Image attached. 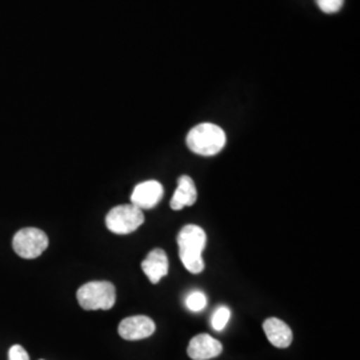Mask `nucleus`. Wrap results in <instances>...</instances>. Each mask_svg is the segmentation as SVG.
Masks as SVG:
<instances>
[{
	"instance_id": "nucleus-2",
	"label": "nucleus",
	"mask_w": 360,
	"mask_h": 360,
	"mask_svg": "<svg viewBox=\"0 0 360 360\" xmlns=\"http://www.w3.org/2000/svg\"><path fill=\"white\" fill-rule=\"evenodd\" d=\"M227 138L224 131L217 124L202 123L193 127L187 135V146L193 154L214 156L226 146Z\"/></svg>"
},
{
	"instance_id": "nucleus-12",
	"label": "nucleus",
	"mask_w": 360,
	"mask_h": 360,
	"mask_svg": "<svg viewBox=\"0 0 360 360\" xmlns=\"http://www.w3.org/2000/svg\"><path fill=\"white\" fill-rule=\"evenodd\" d=\"M230 316H231V311L229 307H224V306H220L212 315V328L215 331H223L227 326V323L230 321Z\"/></svg>"
},
{
	"instance_id": "nucleus-9",
	"label": "nucleus",
	"mask_w": 360,
	"mask_h": 360,
	"mask_svg": "<svg viewBox=\"0 0 360 360\" xmlns=\"http://www.w3.org/2000/svg\"><path fill=\"white\" fill-rule=\"evenodd\" d=\"M142 270L151 283H159V281L168 274L167 254L162 248H155L143 260Z\"/></svg>"
},
{
	"instance_id": "nucleus-10",
	"label": "nucleus",
	"mask_w": 360,
	"mask_h": 360,
	"mask_svg": "<svg viewBox=\"0 0 360 360\" xmlns=\"http://www.w3.org/2000/svg\"><path fill=\"white\" fill-rule=\"evenodd\" d=\"M263 330L271 345L278 348H287L292 343L291 328L281 319L270 318L263 323Z\"/></svg>"
},
{
	"instance_id": "nucleus-4",
	"label": "nucleus",
	"mask_w": 360,
	"mask_h": 360,
	"mask_svg": "<svg viewBox=\"0 0 360 360\" xmlns=\"http://www.w3.org/2000/svg\"><path fill=\"white\" fill-rule=\"evenodd\" d=\"M143 223V211L134 205L114 207L105 217L107 229L116 235H127L136 231Z\"/></svg>"
},
{
	"instance_id": "nucleus-11",
	"label": "nucleus",
	"mask_w": 360,
	"mask_h": 360,
	"mask_svg": "<svg viewBox=\"0 0 360 360\" xmlns=\"http://www.w3.org/2000/svg\"><path fill=\"white\" fill-rule=\"evenodd\" d=\"M196 199H198V191H196L193 180L187 175L180 176L178 179V188L169 203L171 208L175 211H179L184 207L195 205Z\"/></svg>"
},
{
	"instance_id": "nucleus-8",
	"label": "nucleus",
	"mask_w": 360,
	"mask_h": 360,
	"mask_svg": "<svg viewBox=\"0 0 360 360\" xmlns=\"http://www.w3.org/2000/svg\"><path fill=\"white\" fill-rule=\"evenodd\" d=\"M221 343L207 334L196 335L191 339L187 354L193 360H208L221 354Z\"/></svg>"
},
{
	"instance_id": "nucleus-14",
	"label": "nucleus",
	"mask_w": 360,
	"mask_h": 360,
	"mask_svg": "<svg viewBox=\"0 0 360 360\" xmlns=\"http://www.w3.org/2000/svg\"><path fill=\"white\" fill-rule=\"evenodd\" d=\"M319 8L323 13H335L340 11L345 4V0H316Z\"/></svg>"
},
{
	"instance_id": "nucleus-6",
	"label": "nucleus",
	"mask_w": 360,
	"mask_h": 360,
	"mask_svg": "<svg viewBox=\"0 0 360 360\" xmlns=\"http://www.w3.org/2000/svg\"><path fill=\"white\" fill-rule=\"evenodd\" d=\"M163 186L156 180L139 183L131 193V205L141 210H150L156 206L163 198Z\"/></svg>"
},
{
	"instance_id": "nucleus-13",
	"label": "nucleus",
	"mask_w": 360,
	"mask_h": 360,
	"mask_svg": "<svg viewBox=\"0 0 360 360\" xmlns=\"http://www.w3.org/2000/svg\"><path fill=\"white\" fill-rule=\"evenodd\" d=\"M186 306L193 312H199L206 309L207 296L202 291H193L186 297Z\"/></svg>"
},
{
	"instance_id": "nucleus-7",
	"label": "nucleus",
	"mask_w": 360,
	"mask_h": 360,
	"mask_svg": "<svg viewBox=\"0 0 360 360\" xmlns=\"http://www.w3.org/2000/svg\"><path fill=\"white\" fill-rule=\"evenodd\" d=\"M156 327L153 319L144 315L129 316L119 324V335L126 340H141L154 334Z\"/></svg>"
},
{
	"instance_id": "nucleus-1",
	"label": "nucleus",
	"mask_w": 360,
	"mask_h": 360,
	"mask_svg": "<svg viewBox=\"0 0 360 360\" xmlns=\"http://www.w3.org/2000/svg\"><path fill=\"white\" fill-rule=\"evenodd\" d=\"M206 232L202 227L188 224L180 230L178 235L180 260L191 274H200L205 270V260L202 254L206 248Z\"/></svg>"
},
{
	"instance_id": "nucleus-5",
	"label": "nucleus",
	"mask_w": 360,
	"mask_h": 360,
	"mask_svg": "<svg viewBox=\"0 0 360 360\" xmlns=\"http://www.w3.org/2000/svg\"><path fill=\"white\" fill-rule=\"evenodd\" d=\"M13 247L15 252L25 259H35L40 257L49 247V236L46 232L27 227L16 232L13 239Z\"/></svg>"
},
{
	"instance_id": "nucleus-15",
	"label": "nucleus",
	"mask_w": 360,
	"mask_h": 360,
	"mask_svg": "<svg viewBox=\"0 0 360 360\" xmlns=\"http://www.w3.org/2000/svg\"><path fill=\"white\" fill-rule=\"evenodd\" d=\"M8 360H30L26 348L15 345L8 351Z\"/></svg>"
},
{
	"instance_id": "nucleus-3",
	"label": "nucleus",
	"mask_w": 360,
	"mask_h": 360,
	"mask_svg": "<svg viewBox=\"0 0 360 360\" xmlns=\"http://www.w3.org/2000/svg\"><path fill=\"white\" fill-rule=\"evenodd\" d=\"M77 302L87 311L111 309L116 302L115 285L110 282H90L82 285L77 292Z\"/></svg>"
}]
</instances>
